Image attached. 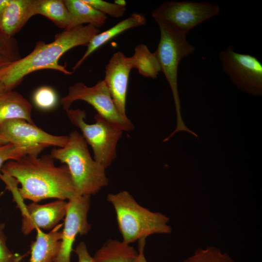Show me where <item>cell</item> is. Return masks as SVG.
Segmentation results:
<instances>
[{"label":"cell","mask_w":262,"mask_h":262,"mask_svg":"<svg viewBox=\"0 0 262 262\" xmlns=\"http://www.w3.org/2000/svg\"><path fill=\"white\" fill-rule=\"evenodd\" d=\"M7 91L4 84L0 81V95L2 93Z\"/></svg>","instance_id":"d6a6232c"},{"label":"cell","mask_w":262,"mask_h":262,"mask_svg":"<svg viewBox=\"0 0 262 262\" xmlns=\"http://www.w3.org/2000/svg\"><path fill=\"white\" fill-rule=\"evenodd\" d=\"M64 1L70 15V23L66 29L84 23L98 29L105 24L106 15L95 9L84 0H64Z\"/></svg>","instance_id":"ac0fdd59"},{"label":"cell","mask_w":262,"mask_h":262,"mask_svg":"<svg viewBox=\"0 0 262 262\" xmlns=\"http://www.w3.org/2000/svg\"><path fill=\"white\" fill-rule=\"evenodd\" d=\"M0 136L7 143L42 151L49 147H62L68 139V135L49 133L34 124L22 119H9L0 123Z\"/></svg>","instance_id":"30bf717a"},{"label":"cell","mask_w":262,"mask_h":262,"mask_svg":"<svg viewBox=\"0 0 262 262\" xmlns=\"http://www.w3.org/2000/svg\"><path fill=\"white\" fill-rule=\"evenodd\" d=\"M33 101L38 108L48 111L56 106L58 102V97L56 92L52 88L42 86L34 92Z\"/></svg>","instance_id":"cb8c5ba5"},{"label":"cell","mask_w":262,"mask_h":262,"mask_svg":"<svg viewBox=\"0 0 262 262\" xmlns=\"http://www.w3.org/2000/svg\"><path fill=\"white\" fill-rule=\"evenodd\" d=\"M130 59L132 68L137 69L144 77L155 79L161 71L155 53L151 52L145 44L137 45Z\"/></svg>","instance_id":"ffe728a7"},{"label":"cell","mask_w":262,"mask_h":262,"mask_svg":"<svg viewBox=\"0 0 262 262\" xmlns=\"http://www.w3.org/2000/svg\"><path fill=\"white\" fill-rule=\"evenodd\" d=\"M107 200L115 210L124 243L130 245L152 234L171 232L167 216L141 206L127 191L108 194Z\"/></svg>","instance_id":"277c9868"},{"label":"cell","mask_w":262,"mask_h":262,"mask_svg":"<svg viewBox=\"0 0 262 262\" xmlns=\"http://www.w3.org/2000/svg\"><path fill=\"white\" fill-rule=\"evenodd\" d=\"M77 100L90 104L98 114L123 131H131L134 128L127 116H123L117 110L104 80L91 87L82 82L74 84L69 87L66 96L62 98L61 104L66 111Z\"/></svg>","instance_id":"52a82bcc"},{"label":"cell","mask_w":262,"mask_h":262,"mask_svg":"<svg viewBox=\"0 0 262 262\" xmlns=\"http://www.w3.org/2000/svg\"><path fill=\"white\" fill-rule=\"evenodd\" d=\"M0 54L14 62L20 59L18 45L13 37L7 35L0 28Z\"/></svg>","instance_id":"d4e9b609"},{"label":"cell","mask_w":262,"mask_h":262,"mask_svg":"<svg viewBox=\"0 0 262 262\" xmlns=\"http://www.w3.org/2000/svg\"><path fill=\"white\" fill-rule=\"evenodd\" d=\"M11 192L21 212V230L24 235L29 234L36 229L51 230L65 217L67 202L64 200L57 199L44 204L33 202L26 205L17 189H13Z\"/></svg>","instance_id":"8fae6325"},{"label":"cell","mask_w":262,"mask_h":262,"mask_svg":"<svg viewBox=\"0 0 262 262\" xmlns=\"http://www.w3.org/2000/svg\"><path fill=\"white\" fill-rule=\"evenodd\" d=\"M219 58L223 70L239 90L262 95V64L257 57L237 52L229 45L219 53Z\"/></svg>","instance_id":"ba28073f"},{"label":"cell","mask_w":262,"mask_h":262,"mask_svg":"<svg viewBox=\"0 0 262 262\" xmlns=\"http://www.w3.org/2000/svg\"><path fill=\"white\" fill-rule=\"evenodd\" d=\"M146 23V18L144 14L134 13L111 28L98 33L88 44L86 50L73 66V70H76L90 55L115 37L128 29L142 26Z\"/></svg>","instance_id":"2e32d148"},{"label":"cell","mask_w":262,"mask_h":262,"mask_svg":"<svg viewBox=\"0 0 262 262\" xmlns=\"http://www.w3.org/2000/svg\"><path fill=\"white\" fill-rule=\"evenodd\" d=\"M114 3L121 6H126V1L125 0H114Z\"/></svg>","instance_id":"1f68e13d"},{"label":"cell","mask_w":262,"mask_h":262,"mask_svg":"<svg viewBox=\"0 0 262 262\" xmlns=\"http://www.w3.org/2000/svg\"><path fill=\"white\" fill-rule=\"evenodd\" d=\"M182 262H236L217 247L208 246L199 248Z\"/></svg>","instance_id":"7402d4cb"},{"label":"cell","mask_w":262,"mask_h":262,"mask_svg":"<svg viewBox=\"0 0 262 262\" xmlns=\"http://www.w3.org/2000/svg\"><path fill=\"white\" fill-rule=\"evenodd\" d=\"M99 30L91 24L64 30L57 33L51 43L40 41L27 56L12 62L0 73V81L7 91L18 84L27 75L36 70L50 69L66 75L72 72L59 64L60 57L69 49L79 46H87Z\"/></svg>","instance_id":"7a4b0ae2"},{"label":"cell","mask_w":262,"mask_h":262,"mask_svg":"<svg viewBox=\"0 0 262 262\" xmlns=\"http://www.w3.org/2000/svg\"><path fill=\"white\" fill-rule=\"evenodd\" d=\"M90 196L78 195L67 202L60 249L54 262H71L70 256L76 238L85 235L90 229L87 220Z\"/></svg>","instance_id":"7c38bea8"},{"label":"cell","mask_w":262,"mask_h":262,"mask_svg":"<svg viewBox=\"0 0 262 262\" xmlns=\"http://www.w3.org/2000/svg\"><path fill=\"white\" fill-rule=\"evenodd\" d=\"M10 0H0V20L3 12Z\"/></svg>","instance_id":"4dcf8cb0"},{"label":"cell","mask_w":262,"mask_h":262,"mask_svg":"<svg viewBox=\"0 0 262 262\" xmlns=\"http://www.w3.org/2000/svg\"><path fill=\"white\" fill-rule=\"evenodd\" d=\"M63 224H59L48 233L36 229L35 240L32 242L30 262H54L58 254Z\"/></svg>","instance_id":"9a60e30c"},{"label":"cell","mask_w":262,"mask_h":262,"mask_svg":"<svg viewBox=\"0 0 262 262\" xmlns=\"http://www.w3.org/2000/svg\"><path fill=\"white\" fill-rule=\"evenodd\" d=\"M137 254L130 245L110 239L97 251L93 258L97 262H132Z\"/></svg>","instance_id":"d6986e66"},{"label":"cell","mask_w":262,"mask_h":262,"mask_svg":"<svg viewBox=\"0 0 262 262\" xmlns=\"http://www.w3.org/2000/svg\"><path fill=\"white\" fill-rule=\"evenodd\" d=\"M68 136L66 145L53 148L50 155L67 166L79 195H95L108 185L106 169L91 157L81 133L74 131Z\"/></svg>","instance_id":"3957f363"},{"label":"cell","mask_w":262,"mask_h":262,"mask_svg":"<svg viewBox=\"0 0 262 262\" xmlns=\"http://www.w3.org/2000/svg\"><path fill=\"white\" fill-rule=\"evenodd\" d=\"M7 144V143L0 136V147Z\"/></svg>","instance_id":"836d02e7"},{"label":"cell","mask_w":262,"mask_h":262,"mask_svg":"<svg viewBox=\"0 0 262 262\" xmlns=\"http://www.w3.org/2000/svg\"><path fill=\"white\" fill-rule=\"evenodd\" d=\"M0 171L20 184L18 193L23 199L33 202L48 198L69 200L78 195L67 166H56L50 154L41 157L27 155L10 160Z\"/></svg>","instance_id":"6da1fadb"},{"label":"cell","mask_w":262,"mask_h":262,"mask_svg":"<svg viewBox=\"0 0 262 262\" xmlns=\"http://www.w3.org/2000/svg\"><path fill=\"white\" fill-rule=\"evenodd\" d=\"M74 252L78 256V262H97L89 253L86 245L83 241L80 242Z\"/></svg>","instance_id":"83f0119b"},{"label":"cell","mask_w":262,"mask_h":262,"mask_svg":"<svg viewBox=\"0 0 262 262\" xmlns=\"http://www.w3.org/2000/svg\"><path fill=\"white\" fill-rule=\"evenodd\" d=\"M3 229L0 224V262H19L22 257L16 256L9 250Z\"/></svg>","instance_id":"4316f807"},{"label":"cell","mask_w":262,"mask_h":262,"mask_svg":"<svg viewBox=\"0 0 262 262\" xmlns=\"http://www.w3.org/2000/svg\"><path fill=\"white\" fill-rule=\"evenodd\" d=\"M219 6L205 1H167L152 13V16L170 22L186 33L198 24L218 15Z\"/></svg>","instance_id":"9c48e42d"},{"label":"cell","mask_w":262,"mask_h":262,"mask_svg":"<svg viewBox=\"0 0 262 262\" xmlns=\"http://www.w3.org/2000/svg\"><path fill=\"white\" fill-rule=\"evenodd\" d=\"M32 105L22 95L12 90L0 95V123L9 119H22L34 124Z\"/></svg>","instance_id":"e0dca14e"},{"label":"cell","mask_w":262,"mask_h":262,"mask_svg":"<svg viewBox=\"0 0 262 262\" xmlns=\"http://www.w3.org/2000/svg\"><path fill=\"white\" fill-rule=\"evenodd\" d=\"M13 61L9 58L0 54V73L7 67Z\"/></svg>","instance_id":"f546056e"},{"label":"cell","mask_w":262,"mask_h":262,"mask_svg":"<svg viewBox=\"0 0 262 262\" xmlns=\"http://www.w3.org/2000/svg\"><path fill=\"white\" fill-rule=\"evenodd\" d=\"M42 151L39 149L17 147L7 143L0 147V171L2 165L10 160H18L27 155L38 156Z\"/></svg>","instance_id":"603a6c76"},{"label":"cell","mask_w":262,"mask_h":262,"mask_svg":"<svg viewBox=\"0 0 262 262\" xmlns=\"http://www.w3.org/2000/svg\"><path fill=\"white\" fill-rule=\"evenodd\" d=\"M95 9L104 15L115 18L121 17L126 11V6H121L115 3L102 0H84Z\"/></svg>","instance_id":"484cf974"},{"label":"cell","mask_w":262,"mask_h":262,"mask_svg":"<svg viewBox=\"0 0 262 262\" xmlns=\"http://www.w3.org/2000/svg\"><path fill=\"white\" fill-rule=\"evenodd\" d=\"M160 32V38L155 55L170 86L177 114V126L173 132L167 137L169 140L175 133L180 131L188 132L197 137L184 124L180 114V103L178 88V71L181 60L195 50L186 38V34L170 22L159 17H154Z\"/></svg>","instance_id":"5b68a950"},{"label":"cell","mask_w":262,"mask_h":262,"mask_svg":"<svg viewBox=\"0 0 262 262\" xmlns=\"http://www.w3.org/2000/svg\"><path fill=\"white\" fill-rule=\"evenodd\" d=\"M146 238H142L138 240V254L132 262H147L144 255V247Z\"/></svg>","instance_id":"f1b7e54d"},{"label":"cell","mask_w":262,"mask_h":262,"mask_svg":"<svg viewBox=\"0 0 262 262\" xmlns=\"http://www.w3.org/2000/svg\"><path fill=\"white\" fill-rule=\"evenodd\" d=\"M36 15L46 17L64 30L70 23V13L63 0H37Z\"/></svg>","instance_id":"44dd1931"},{"label":"cell","mask_w":262,"mask_h":262,"mask_svg":"<svg viewBox=\"0 0 262 262\" xmlns=\"http://www.w3.org/2000/svg\"><path fill=\"white\" fill-rule=\"evenodd\" d=\"M68 119L81 131L82 136L93 151L94 159L106 169L116 157V146L123 131L97 114L95 122H86L84 110L66 111Z\"/></svg>","instance_id":"8992f818"},{"label":"cell","mask_w":262,"mask_h":262,"mask_svg":"<svg viewBox=\"0 0 262 262\" xmlns=\"http://www.w3.org/2000/svg\"><path fill=\"white\" fill-rule=\"evenodd\" d=\"M132 69L130 57L121 51L116 52L105 66L103 80L116 107L125 116L129 78Z\"/></svg>","instance_id":"4fadbf2b"},{"label":"cell","mask_w":262,"mask_h":262,"mask_svg":"<svg viewBox=\"0 0 262 262\" xmlns=\"http://www.w3.org/2000/svg\"><path fill=\"white\" fill-rule=\"evenodd\" d=\"M37 3V0H10L1 17V30L13 37L36 15Z\"/></svg>","instance_id":"5bb4252c"}]
</instances>
